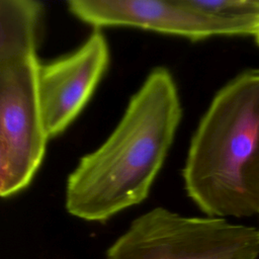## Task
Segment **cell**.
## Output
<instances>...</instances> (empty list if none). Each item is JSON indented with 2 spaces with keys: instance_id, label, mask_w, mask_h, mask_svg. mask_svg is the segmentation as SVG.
I'll return each instance as SVG.
<instances>
[{
  "instance_id": "cell-4",
  "label": "cell",
  "mask_w": 259,
  "mask_h": 259,
  "mask_svg": "<svg viewBox=\"0 0 259 259\" xmlns=\"http://www.w3.org/2000/svg\"><path fill=\"white\" fill-rule=\"evenodd\" d=\"M39 63L32 53L0 65V144L10 167L12 195L30 184L50 139L39 102Z\"/></svg>"
},
{
  "instance_id": "cell-3",
  "label": "cell",
  "mask_w": 259,
  "mask_h": 259,
  "mask_svg": "<svg viewBox=\"0 0 259 259\" xmlns=\"http://www.w3.org/2000/svg\"><path fill=\"white\" fill-rule=\"evenodd\" d=\"M259 231L221 218L155 207L138 217L105 259H258Z\"/></svg>"
},
{
  "instance_id": "cell-10",
  "label": "cell",
  "mask_w": 259,
  "mask_h": 259,
  "mask_svg": "<svg viewBox=\"0 0 259 259\" xmlns=\"http://www.w3.org/2000/svg\"><path fill=\"white\" fill-rule=\"evenodd\" d=\"M254 36H255V40H256V42H257V45H258V46H259V29H258V30H257V32H256V33H255V35H254Z\"/></svg>"
},
{
  "instance_id": "cell-7",
  "label": "cell",
  "mask_w": 259,
  "mask_h": 259,
  "mask_svg": "<svg viewBox=\"0 0 259 259\" xmlns=\"http://www.w3.org/2000/svg\"><path fill=\"white\" fill-rule=\"evenodd\" d=\"M42 10L34 0H0V65L36 53Z\"/></svg>"
},
{
  "instance_id": "cell-2",
  "label": "cell",
  "mask_w": 259,
  "mask_h": 259,
  "mask_svg": "<svg viewBox=\"0 0 259 259\" xmlns=\"http://www.w3.org/2000/svg\"><path fill=\"white\" fill-rule=\"evenodd\" d=\"M182 177L207 217L259 213V69L241 72L213 96L191 138Z\"/></svg>"
},
{
  "instance_id": "cell-6",
  "label": "cell",
  "mask_w": 259,
  "mask_h": 259,
  "mask_svg": "<svg viewBox=\"0 0 259 259\" xmlns=\"http://www.w3.org/2000/svg\"><path fill=\"white\" fill-rule=\"evenodd\" d=\"M109 48L100 29H94L74 52L39 63L38 94L49 138L59 136L88 103L109 65Z\"/></svg>"
},
{
  "instance_id": "cell-9",
  "label": "cell",
  "mask_w": 259,
  "mask_h": 259,
  "mask_svg": "<svg viewBox=\"0 0 259 259\" xmlns=\"http://www.w3.org/2000/svg\"><path fill=\"white\" fill-rule=\"evenodd\" d=\"M12 195L10 167L6 152L0 144V197Z\"/></svg>"
},
{
  "instance_id": "cell-1",
  "label": "cell",
  "mask_w": 259,
  "mask_h": 259,
  "mask_svg": "<svg viewBox=\"0 0 259 259\" xmlns=\"http://www.w3.org/2000/svg\"><path fill=\"white\" fill-rule=\"evenodd\" d=\"M182 117L175 80L154 68L132 96L109 137L69 175L68 212L103 222L144 201L160 172Z\"/></svg>"
},
{
  "instance_id": "cell-8",
  "label": "cell",
  "mask_w": 259,
  "mask_h": 259,
  "mask_svg": "<svg viewBox=\"0 0 259 259\" xmlns=\"http://www.w3.org/2000/svg\"><path fill=\"white\" fill-rule=\"evenodd\" d=\"M207 14L251 24L259 29V0H188Z\"/></svg>"
},
{
  "instance_id": "cell-5",
  "label": "cell",
  "mask_w": 259,
  "mask_h": 259,
  "mask_svg": "<svg viewBox=\"0 0 259 259\" xmlns=\"http://www.w3.org/2000/svg\"><path fill=\"white\" fill-rule=\"evenodd\" d=\"M68 10L95 29L125 26L198 41L218 35H255V26L192 7L188 0H71Z\"/></svg>"
},
{
  "instance_id": "cell-11",
  "label": "cell",
  "mask_w": 259,
  "mask_h": 259,
  "mask_svg": "<svg viewBox=\"0 0 259 259\" xmlns=\"http://www.w3.org/2000/svg\"><path fill=\"white\" fill-rule=\"evenodd\" d=\"M258 231H259V229H258Z\"/></svg>"
}]
</instances>
